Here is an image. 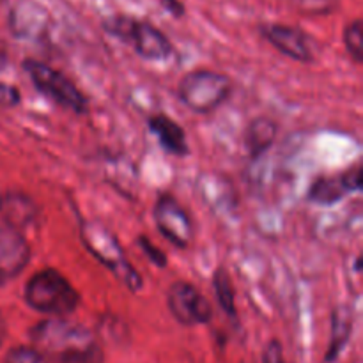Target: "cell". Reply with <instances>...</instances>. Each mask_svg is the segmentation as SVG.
I'll return each instance as SVG.
<instances>
[{
	"label": "cell",
	"mask_w": 363,
	"mask_h": 363,
	"mask_svg": "<svg viewBox=\"0 0 363 363\" xmlns=\"http://www.w3.org/2000/svg\"><path fill=\"white\" fill-rule=\"evenodd\" d=\"M162 6L165 7L174 18H179L184 14V6L179 2V0H162Z\"/></svg>",
	"instance_id": "cb8c5ba5"
},
{
	"label": "cell",
	"mask_w": 363,
	"mask_h": 363,
	"mask_svg": "<svg viewBox=\"0 0 363 363\" xmlns=\"http://www.w3.org/2000/svg\"><path fill=\"white\" fill-rule=\"evenodd\" d=\"M23 69L30 77L34 87L52 99L57 105L64 106V108L73 110L74 113H85L89 108V101L80 89L60 71L53 69L48 64L41 62L35 59H27L23 62Z\"/></svg>",
	"instance_id": "8992f818"
},
{
	"label": "cell",
	"mask_w": 363,
	"mask_h": 363,
	"mask_svg": "<svg viewBox=\"0 0 363 363\" xmlns=\"http://www.w3.org/2000/svg\"><path fill=\"white\" fill-rule=\"evenodd\" d=\"M213 284H215V293L218 305L227 315L233 318L236 314V296H234V287L233 282H230L229 273L223 268H218L215 273V279H213Z\"/></svg>",
	"instance_id": "e0dca14e"
},
{
	"label": "cell",
	"mask_w": 363,
	"mask_h": 363,
	"mask_svg": "<svg viewBox=\"0 0 363 363\" xmlns=\"http://www.w3.org/2000/svg\"><path fill=\"white\" fill-rule=\"evenodd\" d=\"M262 35L268 39L269 45L275 46L280 53L298 62H312L314 60V48L312 41L303 30L291 25L272 23L262 27Z\"/></svg>",
	"instance_id": "30bf717a"
},
{
	"label": "cell",
	"mask_w": 363,
	"mask_h": 363,
	"mask_svg": "<svg viewBox=\"0 0 363 363\" xmlns=\"http://www.w3.org/2000/svg\"><path fill=\"white\" fill-rule=\"evenodd\" d=\"M167 305L174 319L184 326L206 325L211 321V305L197 287L188 282H174L170 286Z\"/></svg>",
	"instance_id": "52a82bcc"
},
{
	"label": "cell",
	"mask_w": 363,
	"mask_h": 363,
	"mask_svg": "<svg viewBox=\"0 0 363 363\" xmlns=\"http://www.w3.org/2000/svg\"><path fill=\"white\" fill-rule=\"evenodd\" d=\"M233 92V82L222 73L197 69L188 73L179 82L177 94L184 106L197 113H211L218 108Z\"/></svg>",
	"instance_id": "5b68a950"
},
{
	"label": "cell",
	"mask_w": 363,
	"mask_h": 363,
	"mask_svg": "<svg viewBox=\"0 0 363 363\" xmlns=\"http://www.w3.org/2000/svg\"><path fill=\"white\" fill-rule=\"evenodd\" d=\"M0 218L18 230L32 227L38 220V206L21 191H7L0 195Z\"/></svg>",
	"instance_id": "4fadbf2b"
},
{
	"label": "cell",
	"mask_w": 363,
	"mask_h": 363,
	"mask_svg": "<svg viewBox=\"0 0 363 363\" xmlns=\"http://www.w3.org/2000/svg\"><path fill=\"white\" fill-rule=\"evenodd\" d=\"M103 28L113 38L133 46L135 52L147 60H165L172 53L169 38L147 21L117 14L103 21Z\"/></svg>",
	"instance_id": "277c9868"
},
{
	"label": "cell",
	"mask_w": 363,
	"mask_h": 363,
	"mask_svg": "<svg viewBox=\"0 0 363 363\" xmlns=\"http://www.w3.org/2000/svg\"><path fill=\"white\" fill-rule=\"evenodd\" d=\"M48 25L50 16L46 9L32 0H21L9 13V27L16 38L39 41L48 32Z\"/></svg>",
	"instance_id": "8fae6325"
},
{
	"label": "cell",
	"mask_w": 363,
	"mask_h": 363,
	"mask_svg": "<svg viewBox=\"0 0 363 363\" xmlns=\"http://www.w3.org/2000/svg\"><path fill=\"white\" fill-rule=\"evenodd\" d=\"M277 133H279V126L275 121L268 119V117H257L252 121L245 133V145L252 158H259L264 155L275 142Z\"/></svg>",
	"instance_id": "9a60e30c"
},
{
	"label": "cell",
	"mask_w": 363,
	"mask_h": 363,
	"mask_svg": "<svg viewBox=\"0 0 363 363\" xmlns=\"http://www.w3.org/2000/svg\"><path fill=\"white\" fill-rule=\"evenodd\" d=\"M289 2L305 14H328L335 9L339 0H289Z\"/></svg>",
	"instance_id": "d6986e66"
},
{
	"label": "cell",
	"mask_w": 363,
	"mask_h": 363,
	"mask_svg": "<svg viewBox=\"0 0 363 363\" xmlns=\"http://www.w3.org/2000/svg\"><path fill=\"white\" fill-rule=\"evenodd\" d=\"M25 301L30 308L41 314L64 318L73 314L80 305V294L66 277L48 268L35 273L25 287Z\"/></svg>",
	"instance_id": "7a4b0ae2"
},
{
	"label": "cell",
	"mask_w": 363,
	"mask_h": 363,
	"mask_svg": "<svg viewBox=\"0 0 363 363\" xmlns=\"http://www.w3.org/2000/svg\"><path fill=\"white\" fill-rule=\"evenodd\" d=\"M138 247L142 248V252L145 254V257H147L149 261L152 262V264H156L158 268H165V266H167V255L163 254L160 248H156L155 245L151 243V240H147L145 236H140V238H138Z\"/></svg>",
	"instance_id": "44dd1931"
},
{
	"label": "cell",
	"mask_w": 363,
	"mask_h": 363,
	"mask_svg": "<svg viewBox=\"0 0 363 363\" xmlns=\"http://www.w3.org/2000/svg\"><path fill=\"white\" fill-rule=\"evenodd\" d=\"M32 344L48 363H103L94 335L78 323L62 318L46 319L30 330Z\"/></svg>",
	"instance_id": "6da1fadb"
},
{
	"label": "cell",
	"mask_w": 363,
	"mask_h": 363,
	"mask_svg": "<svg viewBox=\"0 0 363 363\" xmlns=\"http://www.w3.org/2000/svg\"><path fill=\"white\" fill-rule=\"evenodd\" d=\"M30 261V247L23 233L0 220V286L16 279Z\"/></svg>",
	"instance_id": "9c48e42d"
},
{
	"label": "cell",
	"mask_w": 363,
	"mask_h": 363,
	"mask_svg": "<svg viewBox=\"0 0 363 363\" xmlns=\"http://www.w3.org/2000/svg\"><path fill=\"white\" fill-rule=\"evenodd\" d=\"M362 190V169L353 167L339 176L321 177L311 188L308 199L315 204L330 206L339 202L344 195Z\"/></svg>",
	"instance_id": "7c38bea8"
},
{
	"label": "cell",
	"mask_w": 363,
	"mask_h": 363,
	"mask_svg": "<svg viewBox=\"0 0 363 363\" xmlns=\"http://www.w3.org/2000/svg\"><path fill=\"white\" fill-rule=\"evenodd\" d=\"M6 363H48V360L35 347L20 346L9 351Z\"/></svg>",
	"instance_id": "ffe728a7"
},
{
	"label": "cell",
	"mask_w": 363,
	"mask_h": 363,
	"mask_svg": "<svg viewBox=\"0 0 363 363\" xmlns=\"http://www.w3.org/2000/svg\"><path fill=\"white\" fill-rule=\"evenodd\" d=\"M344 45L354 62H363V27L362 20L351 21L344 30Z\"/></svg>",
	"instance_id": "ac0fdd59"
},
{
	"label": "cell",
	"mask_w": 363,
	"mask_h": 363,
	"mask_svg": "<svg viewBox=\"0 0 363 363\" xmlns=\"http://www.w3.org/2000/svg\"><path fill=\"white\" fill-rule=\"evenodd\" d=\"M149 130L156 135L162 147L172 156H186L188 155V144L184 130L167 116H152L149 119Z\"/></svg>",
	"instance_id": "5bb4252c"
},
{
	"label": "cell",
	"mask_w": 363,
	"mask_h": 363,
	"mask_svg": "<svg viewBox=\"0 0 363 363\" xmlns=\"http://www.w3.org/2000/svg\"><path fill=\"white\" fill-rule=\"evenodd\" d=\"M262 363H286L280 342H277V340H269L268 346H266L264 350V354H262Z\"/></svg>",
	"instance_id": "603a6c76"
},
{
	"label": "cell",
	"mask_w": 363,
	"mask_h": 363,
	"mask_svg": "<svg viewBox=\"0 0 363 363\" xmlns=\"http://www.w3.org/2000/svg\"><path fill=\"white\" fill-rule=\"evenodd\" d=\"M351 332H353V315H351V308H335L332 314V340H330L326 360H337V357H339V354L342 353L344 347H346L347 340H350L351 337Z\"/></svg>",
	"instance_id": "2e32d148"
},
{
	"label": "cell",
	"mask_w": 363,
	"mask_h": 363,
	"mask_svg": "<svg viewBox=\"0 0 363 363\" xmlns=\"http://www.w3.org/2000/svg\"><path fill=\"white\" fill-rule=\"evenodd\" d=\"M20 103V91L14 85L0 84V105L16 106Z\"/></svg>",
	"instance_id": "7402d4cb"
},
{
	"label": "cell",
	"mask_w": 363,
	"mask_h": 363,
	"mask_svg": "<svg viewBox=\"0 0 363 363\" xmlns=\"http://www.w3.org/2000/svg\"><path fill=\"white\" fill-rule=\"evenodd\" d=\"M152 215H155L156 227L162 233V236L167 238L174 247H190L191 240H194V225H191L188 213L172 195H160Z\"/></svg>",
	"instance_id": "ba28073f"
},
{
	"label": "cell",
	"mask_w": 363,
	"mask_h": 363,
	"mask_svg": "<svg viewBox=\"0 0 363 363\" xmlns=\"http://www.w3.org/2000/svg\"><path fill=\"white\" fill-rule=\"evenodd\" d=\"M6 66H7V50L6 46H4L2 39H0V71H2Z\"/></svg>",
	"instance_id": "d4e9b609"
},
{
	"label": "cell",
	"mask_w": 363,
	"mask_h": 363,
	"mask_svg": "<svg viewBox=\"0 0 363 363\" xmlns=\"http://www.w3.org/2000/svg\"><path fill=\"white\" fill-rule=\"evenodd\" d=\"M4 339H6V323H4L2 314H0V344L4 342Z\"/></svg>",
	"instance_id": "484cf974"
},
{
	"label": "cell",
	"mask_w": 363,
	"mask_h": 363,
	"mask_svg": "<svg viewBox=\"0 0 363 363\" xmlns=\"http://www.w3.org/2000/svg\"><path fill=\"white\" fill-rule=\"evenodd\" d=\"M80 238L85 248L116 275L123 286L137 293L142 289V277L128 261L119 241L105 225L98 222H84L80 225Z\"/></svg>",
	"instance_id": "3957f363"
}]
</instances>
